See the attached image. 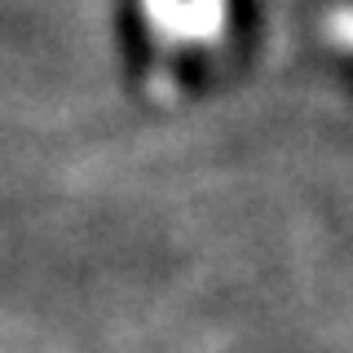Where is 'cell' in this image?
Masks as SVG:
<instances>
[{"label":"cell","mask_w":353,"mask_h":353,"mask_svg":"<svg viewBox=\"0 0 353 353\" xmlns=\"http://www.w3.org/2000/svg\"><path fill=\"white\" fill-rule=\"evenodd\" d=\"M230 22V0H185V44H216Z\"/></svg>","instance_id":"1"},{"label":"cell","mask_w":353,"mask_h":353,"mask_svg":"<svg viewBox=\"0 0 353 353\" xmlns=\"http://www.w3.org/2000/svg\"><path fill=\"white\" fill-rule=\"evenodd\" d=\"M141 14L163 44H185V0H141Z\"/></svg>","instance_id":"2"},{"label":"cell","mask_w":353,"mask_h":353,"mask_svg":"<svg viewBox=\"0 0 353 353\" xmlns=\"http://www.w3.org/2000/svg\"><path fill=\"white\" fill-rule=\"evenodd\" d=\"M331 36L345 44V49H353V9H336L331 14Z\"/></svg>","instance_id":"3"}]
</instances>
